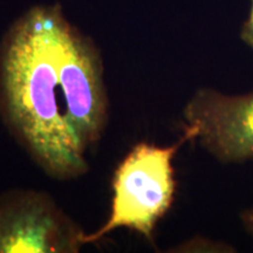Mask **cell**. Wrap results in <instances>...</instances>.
Listing matches in <instances>:
<instances>
[{"label": "cell", "instance_id": "cell-4", "mask_svg": "<svg viewBox=\"0 0 253 253\" xmlns=\"http://www.w3.org/2000/svg\"><path fill=\"white\" fill-rule=\"evenodd\" d=\"M84 235L46 192L15 190L0 197V252L77 253Z\"/></svg>", "mask_w": 253, "mask_h": 253}, {"label": "cell", "instance_id": "cell-5", "mask_svg": "<svg viewBox=\"0 0 253 253\" xmlns=\"http://www.w3.org/2000/svg\"><path fill=\"white\" fill-rule=\"evenodd\" d=\"M240 39L250 49L253 50V0H251L249 17L243 24L240 30Z\"/></svg>", "mask_w": 253, "mask_h": 253}, {"label": "cell", "instance_id": "cell-2", "mask_svg": "<svg viewBox=\"0 0 253 253\" xmlns=\"http://www.w3.org/2000/svg\"><path fill=\"white\" fill-rule=\"evenodd\" d=\"M189 137L183 132L176 143L168 147L135 144L114 172L112 208L108 219L95 232L84 233L82 244L100 242L114 230L128 229L154 240L157 223L173 203L176 191L172 160Z\"/></svg>", "mask_w": 253, "mask_h": 253}, {"label": "cell", "instance_id": "cell-1", "mask_svg": "<svg viewBox=\"0 0 253 253\" xmlns=\"http://www.w3.org/2000/svg\"><path fill=\"white\" fill-rule=\"evenodd\" d=\"M97 47L63 15L40 5L21 15L0 46V116L43 172L84 175L87 150L108 123Z\"/></svg>", "mask_w": 253, "mask_h": 253}, {"label": "cell", "instance_id": "cell-3", "mask_svg": "<svg viewBox=\"0 0 253 253\" xmlns=\"http://www.w3.org/2000/svg\"><path fill=\"white\" fill-rule=\"evenodd\" d=\"M184 134L221 164L253 162V90L199 88L183 108Z\"/></svg>", "mask_w": 253, "mask_h": 253}, {"label": "cell", "instance_id": "cell-6", "mask_svg": "<svg viewBox=\"0 0 253 253\" xmlns=\"http://www.w3.org/2000/svg\"><path fill=\"white\" fill-rule=\"evenodd\" d=\"M239 220L245 232L253 239V205L240 212Z\"/></svg>", "mask_w": 253, "mask_h": 253}]
</instances>
